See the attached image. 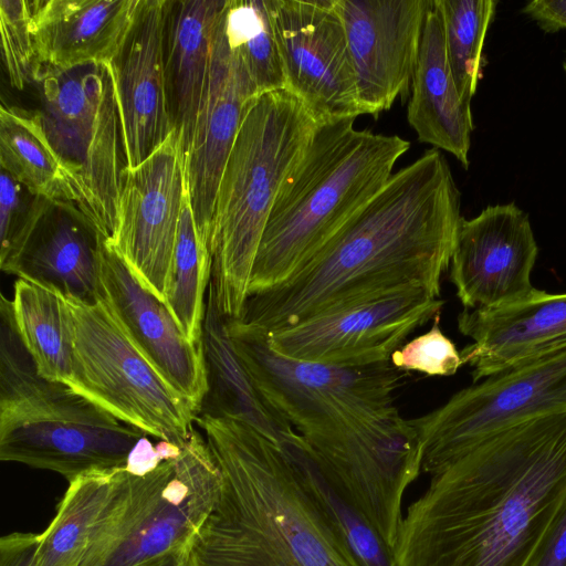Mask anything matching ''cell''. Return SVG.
I'll return each mask as SVG.
<instances>
[{"label": "cell", "instance_id": "obj_30", "mask_svg": "<svg viewBox=\"0 0 566 566\" xmlns=\"http://www.w3.org/2000/svg\"><path fill=\"white\" fill-rule=\"evenodd\" d=\"M221 23L227 43L256 94L286 88L268 0H227Z\"/></svg>", "mask_w": 566, "mask_h": 566}, {"label": "cell", "instance_id": "obj_16", "mask_svg": "<svg viewBox=\"0 0 566 566\" xmlns=\"http://www.w3.org/2000/svg\"><path fill=\"white\" fill-rule=\"evenodd\" d=\"M432 0H336L363 114L378 115L408 91Z\"/></svg>", "mask_w": 566, "mask_h": 566}, {"label": "cell", "instance_id": "obj_39", "mask_svg": "<svg viewBox=\"0 0 566 566\" xmlns=\"http://www.w3.org/2000/svg\"><path fill=\"white\" fill-rule=\"evenodd\" d=\"M188 548L164 554L136 566H188Z\"/></svg>", "mask_w": 566, "mask_h": 566}, {"label": "cell", "instance_id": "obj_14", "mask_svg": "<svg viewBox=\"0 0 566 566\" xmlns=\"http://www.w3.org/2000/svg\"><path fill=\"white\" fill-rule=\"evenodd\" d=\"M286 88L319 123L363 115L336 0H268Z\"/></svg>", "mask_w": 566, "mask_h": 566}, {"label": "cell", "instance_id": "obj_33", "mask_svg": "<svg viewBox=\"0 0 566 566\" xmlns=\"http://www.w3.org/2000/svg\"><path fill=\"white\" fill-rule=\"evenodd\" d=\"M52 201L34 195L6 170L0 175V268L10 274Z\"/></svg>", "mask_w": 566, "mask_h": 566}, {"label": "cell", "instance_id": "obj_6", "mask_svg": "<svg viewBox=\"0 0 566 566\" xmlns=\"http://www.w3.org/2000/svg\"><path fill=\"white\" fill-rule=\"evenodd\" d=\"M0 315V460L56 472L69 483L125 468L134 446L148 434L40 376L3 294Z\"/></svg>", "mask_w": 566, "mask_h": 566}, {"label": "cell", "instance_id": "obj_28", "mask_svg": "<svg viewBox=\"0 0 566 566\" xmlns=\"http://www.w3.org/2000/svg\"><path fill=\"white\" fill-rule=\"evenodd\" d=\"M116 471L88 474L69 483L54 518L40 534L36 566L80 565L111 499Z\"/></svg>", "mask_w": 566, "mask_h": 566}, {"label": "cell", "instance_id": "obj_21", "mask_svg": "<svg viewBox=\"0 0 566 566\" xmlns=\"http://www.w3.org/2000/svg\"><path fill=\"white\" fill-rule=\"evenodd\" d=\"M142 1H30V31L40 69L112 63L134 25Z\"/></svg>", "mask_w": 566, "mask_h": 566}, {"label": "cell", "instance_id": "obj_5", "mask_svg": "<svg viewBox=\"0 0 566 566\" xmlns=\"http://www.w3.org/2000/svg\"><path fill=\"white\" fill-rule=\"evenodd\" d=\"M318 124L287 88L256 95L245 107L219 182L210 237L209 285L227 319L242 315L273 203Z\"/></svg>", "mask_w": 566, "mask_h": 566}, {"label": "cell", "instance_id": "obj_32", "mask_svg": "<svg viewBox=\"0 0 566 566\" xmlns=\"http://www.w3.org/2000/svg\"><path fill=\"white\" fill-rule=\"evenodd\" d=\"M307 484L363 566H395L392 554L370 523L326 480L303 439L294 444Z\"/></svg>", "mask_w": 566, "mask_h": 566}, {"label": "cell", "instance_id": "obj_17", "mask_svg": "<svg viewBox=\"0 0 566 566\" xmlns=\"http://www.w3.org/2000/svg\"><path fill=\"white\" fill-rule=\"evenodd\" d=\"M101 284L99 296L128 339L200 413L208 394L202 345L187 338L167 305L137 280L106 240L101 251Z\"/></svg>", "mask_w": 566, "mask_h": 566}, {"label": "cell", "instance_id": "obj_23", "mask_svg": "<svg viewBox=\"0 0 566 566\" xmlns=\"http://www.w3.org/2000/svg\"><path fill=\"white\" fill-rule=\"evenodd\" d=\"M407 117L421 143L452 154L469 168L473 120L449 64L441 14L432 0L427 12L411 81Z\"/></svg>", "mask_w": 566, "mask_h": 566}, {"label": "cell", "instance_id": "obj_19", "mask_svg": "<svg viewBox=\"0 0 566 566\" xmlns=\"http://www.w3.org/2000/svg\"><path fill=\"white\" fill-rule=\"evenodd\" d=\"M221 18L222 14L214 35L195 129L186 153L190 205L199 238L209 250L219 182L245 107L258 95L227 43Z\"/></svg>", "mask_w": 566, "mask_h": 566}, {"label": "cell", "instance_id": "obj_22", "mask_svg": "<svg viewBox=\"0 0 566 566\" xmlns=\"http://www.w3.org/2000/svg\"><path fill=\"white\" fill-rule=\"evenodd\" d=\"M105 238L73 203L52 202L10 274L94 302L102 292L101 251Z\"/></svg>", "mask_w": 566, "mask_h": 566}, {"label": "cell", "instance_id": "obj_13", "mask_svg": "<svg viewBox=\"0 0 566 566\" xmlns=\"http://www.w3.org/2000/svg\"><path fill=\"white\" fill-rule=\"evenodd\" d=\"M109 243L137 280L165 303V287L188 192L186 153L175 128L143 163L124 167Z\"/></svg>", "mask_w": 566, "mask_h": 566}, {"label": "cell", "instance_id": "obj_29", "mask_svg": "<svg viewBox=\"0 0 566 566\" xmlns=\"http://www.w3.org/2000/svg\"><path fill=\"white\" fill-rule=\"evenodd\" d=\"M211 280V253L201 242L187 192L167 275L165 304L187 338L202 345L205 294Z\"/></svg>", "mask_w": 566, "mask_h": 566}, {"label": "cell", "instance_id": "obj_8", "mask_svg": "<svg viewBox=\"0 0 566 566\" xmlns=\"http://www.w3.org/2000/svg\"><path fill=\"white\" fill-rule=\"evenodd\" d=\"M220 489V469L196 429L176 458L155 469L143 474L117 470L78 566H136L189 547Z\"/></svg>", "mask_w": 566, "mask_h": 566}, {"label": "cell", "instance_id": "obj_15", "mask_svg": "<svg viewBox=\"0 0 566 566\" xmlns=\"http://www.w3.org/2000/svg\"><path fill=\"white\" fill-rule=\"evenodd\" d=\"M538 245L528 216L515 203L489 206L463 218L450 262V280L464 310L518 301L535 287Z\"/></svg>", "mask_w": 566, "mask_h": 566}, {"label": "cell", "instance_id": "obj_38", "mask_svg": "<svg viewBox=\"0 0 566 566\" xmlns=\"http://www.w3.org/2000/svg\"><path fill=\"white\" fill-rule=\"evenodd\" d=\"M522 11L545 33L566 30V0H534L527 2Z\"/></svg>", "mask_w": 566, "mask_h": 566}, {"label": "cell", "instance_id": "obj_9", "mask_svg": "<svg viewBox=\"0 0 566 566\" xmlns=\"http://www.w3.org/2000/svg\"><path fill=\"white\" fill-rule=\"evenodd\" d=\"M73 322L69 387L158 440L184 444L199 415L134 346L98 295L66 297Z\"/></svg>", "mask_w": 566, "mask_h": 566}, {"label": "cell", "instance_id": "obj_11", "mask_svg": "<svg viewBox=\"0 0 566 566\" xmlns=\"http://www.w3.org/2000/svg\"><path fill=\"white\" fill-rule=\"evenodd\" d=\"M563 412L566 349L481 379L409 421L421 443V471L433 475L496 434Z\"/></svg>", "mask_w": 566, "mask_h": 566}, {"label": "cell", "instance_id": "obj_3", "mask_svg": "<svg viewBox=\"0 0 566 566\" xmlns=\"http://www.w3.org/2000/svg\"><path fill=\"white\" fill-rule=\"evenodd\" d=\"M221 472L188 566H363L310 489L294 443L231 418L196 419Z\"/></svg>", "mask_w": 566, "mask_h": 566}, {"label": "cell", "instance_id": "obj_20", "mask_svg": "<svg viewBox=\"0 0 566 566\" xmlns=\"http://www.w3.org/2000/svg\"><path fill=\"white\" fill-rule=\"evenodd\" d=\"M460 333L472 343L461 352L472 384L505 369L566 349V293L534 289L500 306L463 310Z\"/></svg>", "mask_w": 566, "mask_h": 566}, {"label": "cell", "instance_id": "obj_4", "mask_svg": "<svg viewBox=\"0 0 566 566\" xmlns=\"http://www.w3.org/2000/svg\"><path fill=\"white\" fill-rule=\"evenodd\" d=\"M356 118L319 123L268 218L248 297L300 272L391 177L410 143L356 129Z\"/></svg>", "mask_w": 566, "mask_h": 566}, {"label": "cell", "instance_id": "obj_12", "mask_svg": "<svg viewBox=\"0 0 566 566\" xmlns=\"http://www.w3.org/2000/svg\"><path fill=\"white\" fill-rule=\"evenodd\" d=\"M444 301L410 289L363 300L265 334L277 355L301 361L360 367L389 361L408 336L440 314Z\"/></svg>", "mask_w": 566, "mask_h": 566}, {"label": "cell", "instance_id": "obj_27", "mask_svg": "<svg viewBox=\"0 0 566 566\" xmlns=\"http://www.w3.org/2000/svg\"><path fill=\"white\" fill-rule=\"evenodd\" d=\"M12 312L19 336L40 376L70 385L73 369V322L65 296L18 277Z\"/></svg>", "mask_w": 566, "mask_h": 566}, {"label": "cell", "instance_id": "obj_34", "mask_svg": "<svg viewBox=\"0 0 566 566\" xmlns=\"http://www.w3.org/2000/svg\"><path fill=\"white\" fill-rule=\"evenodd\" d=\"M0 32L10 84L22 90L40 71L30 31V1L0 0Z\"/></svg>", "mask_w": 566, "mask_h": 566}, {"label": "cell", "instance_id": "obj_31", "mask_svg": "<svg viewBox=\"0 0 566 566\" xmlns=\"http://www.w3.org/2000/svg\"><path fill=\"white\" fill-rule=\"evenodd\" d=\"M444 32L447 55L461 98L471 105L481 78L482 50L497 2L433 0Z\"/></svg>", "mask_w": 566, "mask_h": 566}, {"label": "cell", "instance_id": "obj_40", "mask_svg": "<svg viewBox=\"0 0 566 566\" xmlns=\"http://www.w3.org/2000/svg\"><path fill=\"white\" fill-rule=\"evenodd\" d=\"M564 70H565V73H566V60L564 62Z\"/></svg>", "mask_w": 566, "mask_h": 566}, {"label": "cell", "instance_id": "obj_2", "mask_svg": "<svg viewBox=\"0 0 566 566\" xmlns=\"http://www.w3.org/2000/svg\"><path fill=\"white\" fill-rule=\"evenodd\" d=\"M462 220L446 157L427 150L392 174L300 272L249 296L239 321L269 334L397 291L439 297Z\"/></svg>", "mask_w": 566, "mask_h": 566}, {"label": "cell", "instance_id": "obj_35", "mask_svg": "<svg viewBox=\"0 0 566 566\" xmlns=\"http://www.w3.org/2000/svg\"><path fill=\"white\" fill-rule=\"evenodd\" d=\"M401 371H420L428 376H452L463 360L454 343L440 328V314L433 317L431 328L397 349L390 358Z\"/></svg>", "mask_w": 566, "mask_h": 566}, {"label": "cell", "instance_id": "obj_36", "mask_svg": "<svg viewBox=\"0 0 566 566\" xmlns=\"http://www.w3.org/2000/svg\"><path fill=\"white\" fill-rule=\"evenodd\" d=\"M40 534L14 532L0 538V566H36Z\"/></svg>", "mask_w": 566, "mask_h": 566}, {"label": "cell", "instance_id": "obj_24", "mask_svg": "<svg viewBox=\"0 0 566 566\" xmlns=\"http://www.w3.org/2000/svg\"><path fill=\"white\" fill-rule=\"evenodd\" d=\"M227 0L171 1L166 35V77L171 117L185 153L191 142L209 73L217 27Z\"/></svg>", "mask_w": 566, "mask_h": 566}, {"label": "cell", "instance_id": "obj_18", "mask_svg": "<svg viewBox=\"0 0 566 566\" xmlns=\"http://www.w3.org/2000/svg\"><path fill=\"white\" fill-rule=\"evenodd\" d=\"M170 2L142 1L134 25L120 52L111 63L124 167L143 163L175 129L165 64Z\"/></svg>", "mask_w": 566, "mask_h": 566}, {"label": "cell", "instance_id": "obj_1", "mask_svg": "<svg viewBox=\"0 0 566 566\" xmlns=\"http://www.w3.org/2000/svg\"><path fill=\"white\" fill-rule=\"evenodd\" d=\"M566 502V412L524 422L438 473L406 510L395 566H530Z\"/></svg>", "mask_w": 566, "mask_h": 566}, {"label": "cell", "instance_id": "obj_10", "mask_svg": "<svg viewBox=\"0 0 566 566\" xmlns=\"http://www.w3.org/2000/svg\"><path fill=\"white\" fill-rule=\"evenodd\" d=\"M39 85L44 132L87 193V217L107 242L117 220L122 189L120 122L111 63L69 70L41 67Z\"/></svg>", "mask_w": 566, "mask_h": 566}, {"label": "cell", "instance_id": "obj_26", "mask_svg": "<svg viewBox=\"0 0 566 566\" xmlns=\"http://www.w3.org/2000/svg\"><path fill=\"white\" fill-rule=\"evenodd\" d=\"M0 165L34 195L52 202L73 203L87 217L84 185L54 150L39 111L1 105Z\"/></svg>", "mask_w": 566, "mask_h": 566}, {"label": "cell", "instance_id": "obj_25", "mask_svg": "<svg viewBox=\"0 0 566 566\" xmlns=\"http://www.w3.org/2000/svg\"><path fill=\"white\" fill-rule=\"evenodd\" d=\"M202 350L208 394L200 412L243 421L279 442L298 437L290 423L266 406L253 386L233 349L227 318L220 312L210 285L206 300Z\"/></svg>", "mask_w": 566, "mask_h": 566}, {"label": "cell", "instance_id": "obj_7", "mask_svg": "<svg viewBox=\"0 0 566 566\" xmlns=\"http://www.w3.org/2000/svg\"><path fill=\"white\" fill-rule=\"evenodd\" d=\"M233 349L253 386L290 423L314 457H323L390 423L401 370L391 361L339 367L293 360L274 353L265 334L227 319Z\"/></svg>", "mask_w": 566, "mask_h": 566}, {"label": "cell", "instance_id": "obj_37", "mask_svg": "<svg viewBox=\"0 0 566 566\" xmlns=\"http://www.w3.org/2000/svg\"><path fill=\"white\" fill-rule=\"evenodd\" d=\"M530 566H566V502L549 527Z\"/></svg>", "mask_w": 566, "mask_h": 566}]
</instances>
